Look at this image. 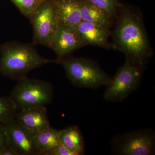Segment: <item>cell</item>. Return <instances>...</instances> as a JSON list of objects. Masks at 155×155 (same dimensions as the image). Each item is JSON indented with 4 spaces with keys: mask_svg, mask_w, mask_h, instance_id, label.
Here are the masks:
<instances>
[{
    "mask_svg": "<svg viewBox=\"0 0 155 155\" xmlns=\"http://www.w3.org/2000/svg\"><path fill=\"white\" fill-rule=\"evenodd\" d=\"M144 68L125 60L116 74L106 86L104 94L108 101H122L139 85Z\"/></svg>",
    "mask_w": 155,
    "mask_h": 155,
    "instance_id": "cell-6",
    "label": "cell"
},
{
    "mask_svg": "<svg viewBox=\"0 0 155 155\" xmlns=\"http://www.w3.org/2000/svg\"><path fill=\"white\" fill-rule=\"evenodd\" d=\"M20 13L29 19L35 11L45 0H10Z\"/></svg>",
    "mask_w": 155,
    "mask_h": 155,
    "instance_id": "cell-18",
    "label": "cell"
},
{
    "mask_svg": "<svg viewBox=\"0 0 155 155\" xmlns=\"http://www.w3.org/2000/svg\"><path fill=\"white\" fill-rule=\"evenodd\" d=\"M104 11L111 19L115 20L122 4L118 0H87Z\"/></svg>",
    "mask_w": 155,
    "mask_h": 155,
    "instance_id": "cell-17",
    "label": "cell"
},
{
    "mask_svg": "<svg viewBox=\"0 0 155 155\" xmlns=\"http://www.w3.org/2000/svg\"><path fill=\"white\" fill-rule=\"evenodd\" d=\"M82 21L93 23L110 29L114 21L100 9L87 0H78Z\"/></svg>",
    "mask_w": 155,
    "mask_h": 155,
    "instance_id": "cell-13",
    "label": "cell"
},
{
    "mask_svg": "<svg viewBox=\"0 0 155 155\" xmlns=\"http://www.w3.org/2000/svg\"><path fill=\"white\" fill-rule=\"evenodd\" d=\"M59 24L76 26L82 21L78 0H51Z\"/></svg>",
    "mask_w": 155,
    "mask_h": 155,
    "instance_id": "cell-12",
    "label": "cell"
},
{
    "mask_svg": "<svg viewBox=\"0 0 155 155\" xmlns=\"http://www.w3.org/2000/svg\"><path fill=\"white\" fill-rule=\"evenodd\" d=\"M0 155H17L10 147H7L0 151Z\"/></svg>",
    "mask_w": 155,
    "mask_h": 155,
    "instance_id": "cell-21",
    "label": "cell"
},
{
    "mask_svg": "<svg viewBox=\"0 0 155 155\" xmlns=\"http://www.w3.org/2000/svg\"><path fill=\"white\" fill-rule=\"evenodd\" d=\"M85 46L75 26L59 24L51 41L50 48L57 55L55 63L70 56L74 51Z\"/></svg>",
    "mask_w": 155,
    "mask_h": 155,
    "instance_id": "cell-9",
    "label": "cell"
},
{
    "mask_svg": "<svg viewBox=\"0 0 155 155\" xmlns=\"http://www.w3.org/2000/svg\"><path fill=\"white\" fill-rule=\"evenodd\" d=\"M114 25L111 48L124 54L131 64L144 68L153 51L140 11L122 5Z\"/></svg>",
    "mask_w": 155,
    "mask_h": 155,
    "instance_id": "cell-1",
    "label": "cell"
},
{
    "mask_svg": "<svg viewBox=\"0 0 155 155\" xmlns=\"http://www.w3.org/2000/svg\"><path fill=\"white\" fill-rule=\"evenodd\" d=\"M61 130L50 127L35 134V139L39 155L60 144L59 135Z\"/></svg>",
    "mask_w": 155,
    "mask_h": 155,
    "instance_id": "cell-15",
    "label": "cell"
},
{
    "mask_svg": "<svg viewBox=\"0 0 155 155\" xmlns=\"http://www.w3.org/2000/svg\"><path fill=\"white\" fill-rule=\"evenodd\" d=\"M78 35L84 46L92 45L110 49V29L82 21L75 26Z\"/></svg>",
    "mask_w": 155,
    "mask_h": 155,
    "instance_id": "cell-11",
    "label": "cell"
},
{
    "mask_svg": "<svg viewBox=\"0 0 155 155\" xmlns=\"http://www.w3.org/2000/svg\"><path fill=\"white\" fill-rule=\"evenodd\" d=\"M54 96L52 84L48 81L25 76L18 79L11 92L17 111L38 107H46L51 104Z\"/></svg>",
    "mask_w": 155,
    "mask_h": 155,
    "instance_id": "cell-4",
    "label": "cell"
},
{
    "mask_svg": "<svg viewBox=\"0 0 155 155\" xmlns=\"http://www.w3.org/2000/svg\"><path fill=\"white\" fill-rule=\"evenodd\" d=\"M17 106L11 97H0V123L5 124L15 119Z\"/></svg>",
    "mask_w": 155,
    "mask_h": 155,
    "instance_id": "cell-16",
    "label": "cell"
},
{
    "mask_svg": "<svg viewBox=\"0 0 155 155\" xmlns=\"http://www.w3.org/2000/svg\"><path fill=\"white\" fill-rule=\"evenodd\" d=\"M5 127L8 146L17 155H39L35 134L15 119L5 124Z\"/></svg>",
    "mask_w": 155,
    "mask_h": 155,
    "instance_id": "cell-8",
    "label": "cell"
},
{
    "mask_svg": "<svg viewBox=\"0 0 155 155\" xmlns=\"http://www.w3.org/2000/svg\"><path fill=\"white\" fill-rule=\"evenodd\" d=\"M58 63L64 68L72 85L80 88L96 89L107 86L112 77L94 61L69 56Z\"/></svg>",
    "mask_w": 155,
    "mask_h": 155,
    "instance_id": "cell-3",
    "label": "cell"
},
{
    "mask_svg": "<svg viewBox=\"0 0 155 155\" xmlns=\"http://www.w3.org/2000/svg\"><path fill=\"white\" fill-rule=\"evenodd\" d=\"M28 19L33 28V43L50 48L59 24L51 0H45Z\"/></svg>",
    "mask_w": 155,
    "mask_h": 155,
    "instance_id": "cell-7",
    "label": "cell"
},
{
    "mask_svg": "<svg viewBox=\"0 0 155 155\" xmlns=\"http://www.w3.org/2000/svg\"><path fill=\"white\" fill-rule=\"evenodd\" d=\"M50 63H55V60L43 58L33 43L12 41L0 46V73L11 79L18 80Z\"/></svg>",
    "mask_w": 155,
    "mask_h": 155,
    "instance_id": "cell-2",
    "label": "cell"
},
{
    "mask_svg": "<svg viewBox=\"0 0 155 155\" xmlns=\"http://www.w3.org/2000/svg\"><path fill=\"white\" fill-rule=\"evenodd\" d=\"M41 155H79L77 153L67 147L59 144L47 151Z\"/></svg>",
    "mask_w": 155,
    "mask_h": 155,
    "instance_id": "cell-19",
    "label": "cell"
},
{
    "mask_svg": "<svg viewBox=\"0 0 155 155\" xmlns=\"http://www.w3.org/2000/svg\"><path fill=\"white\" fill-rule=\"evenodd\" d=\"M111 144L116 155H154L155 132L151 129H141L121 134L111 140Z\"/></svg>",
    "mask_w": 155,
    "mask_h": 155,
    "instance_id": "cell-5",
    "label": "cell"
},
{
    "mask_svg": "<svg viewBox=\"0 0 155 155\" xmlns=\"http://www.w3.org/2000/svg\"><path fill=\"white\" fill-rule=\"evenodd\" d=\"M15 119L20 125L35 134L51 127L46 107L22 109L17 111Z\"/></svg>",
    "mask_w": 155,
    "mask_h": 155,
    "instance_id": "cell-10",
    "label": "cell"
},
{
    "mask_svg": "<svg viewBox=\"0 0 155 155\" xmlns=\"http://www.w3.org/2000/svg\"><path fill=\"white\" fill-rule=\"evenodd\" d=\"M59 141L60 144L76 152L78 155L84 154L85 152L84 139L78 126H69L61 130Z\"/></svg>",
    "mask_w": 155,
    "mask_h": 155,
    "instance_id": "cell-14",
    "label": "cell"
},
{
    "mask_svg": "<svg viewBox=\"0 0 155 155\" xmlns=\"http://www.w3.org/2000/svg\"><path fill=\"white\" fill-rule=\"evenodd\" d=\"M7 147H9L8 144L5 124L0 123V151Z\"/></svg>",
    "mask_w": 155,
    "mask_h": 155,
    "instance_id": "cell-20",
    "label": "cell"
}]
</instances>
